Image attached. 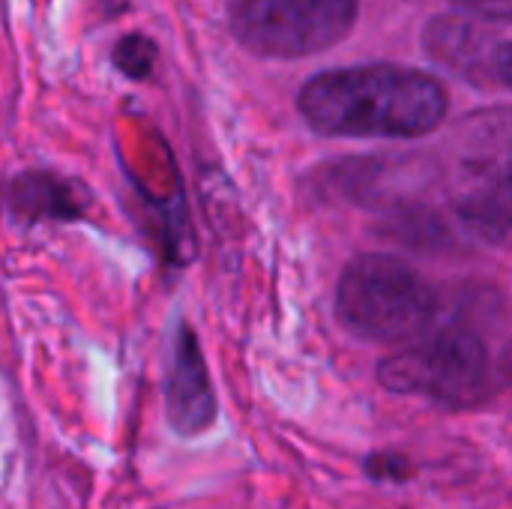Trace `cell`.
Wrapping results in <instances>:
<instances>
[{
	"label": "cell",
	"mask_w": 512,
	"mask_h": 509,
	"mask_svg": "<svg viewBox=\"0 0 512 509\" xmlns=\"http://www.w3.org/2000/svg\"><path fill=\"white\" fill-rule=\"evenodd\" d=\"M297 108L309 129L333 138H417L447 114L444 87L417 69L351 66L312 75Z\"/></svg>",
	"instance_id": "6da1fadb"
},
{
	"label": "cell",
	"mask_w": 512,
	"mask_h": 509,
	"mask_svg": "<svg viewBox=\"0 0 512 509\" xmlns=\"http://www.w3.org/2000/svg\"><path fill=\"white\" fill-rule=\"evenodd\" d=\"M447 192L471 231L512 243V108H486L462 120L450 150Z\"/></svg>",
	"instance_id": "7a4b0ae2"
},
{
	"label": "cell",
	"mask_w": 512,
	"mask_h": 509,
	"mask_svg": "<svg viewBox=\"0 0 512 509\" xmlns=\"http://www.w3.org/2000/svg\"><path fill=\"white\" fill-rule=\"evenodd\" d=\"M336 315L345 330L366 342H408L429 330L435 291L408 261L366 252L342 270Z\"/></svg>",
	"instance_id": "3957f363"
},
{
	"label": "cell",
	"mask_w": 512,
	"mask_h": 509,
	"mask_svg": "<svg viewBox=\"0 0 512 509\" xmlns=\"http://www.w3.org/2000/svg\"><path fill=\"white\" fill-rule=\"evenodd\" d=\"M390 393H417L447 408H477L492 396L486 345L465 327H447L420 339L378 366Z\"/></svg>",
	"instance_id": "277c9868"
},
{
	"label": "cell",
	"mask_w": 512,
	"mask_h": 509,
	"mask_svg": "<svg viewBox=\"0 0 512 509\" xmlns=\"http://www.w3.org/2000/svg\"><path fill=\"white\" fill-rule=\"evenodd\" d=\"M357 21V0H231L234 39L261 57H309L342 42Z\"/></svg>",
	"instance_id": "5b68a950"
},
{
	"label": "cell",
	"mask_w": 512,
	"mask_h": 509,
	"mask_svg": "<svg viewBox=\"0 0 512 509\" xmlns=\"http://www.w3.org/2000/svg\"><path fill=\"white\" fill-rule=\"evenodd\" d=\"M219 417L207 360L195 330L180 321L171 339V363L165 375V420L180 438L204 435Z\"/></svg>",
	"instance_id": "8992f818"
},
{
	"label": "cell",
	"mask_w": 512,
	"mask_h": 509,
	"mask_svg": "<svg viewBox=\"0 0 512 509\" xmlns=\"http://www.w3.org/2000/svg\"><path fill=\"white\" fill-rule=\"evenodd\" d=\"M6 216L39 225V222H78L90 210V192L57 171H21L3 186Z\"/></svg>",
	"instance_id": "52a82bcc"
},
{
	"label": "cell",
	"mask_w": 512,
	"mask_h": 509,
	"mask_svg": "<svg viewBox=\"0 0 512 509\" xmlns=\"http://www.w3.org/2000/svg\"><path fill=\"white\" fill-rule=\"evenodd\" d=\"M483 33L477 27H471L468 21H453V18H441L429 27L426 42L429 51L444 60L450 69H456L465 78H480V69H489L495 78V57L498 48L489 51L483 45Z\"/></svg>",
	"instance_id": "ba28073f"
},
{
	"label": "cell",
	"mask_w": 512,
	"mask_h": 509,
	"mask_svg": "<svg viewBox=\"0 0 512 509\" xmlns=\"http://www.w3.org/2000/svg\"><path fill=\"white\" fill-rule=\"evenodd\" d=\"M114 69L129 81H147L156 72L159 63V45L147 33H123L111 48Z\"/></svg>",
	"instance_id": "9c48e42d"
},
{
	"label": "cell",
	"mask_w": 512,
	"mask_h": 509,
	"mask_svg": "<svg viewBox=\"0 0 512 509\" xmlns=\"http://www.w3.org/2000/svg\"><path fill=\"white\" fill-rule=\"evenodd\" d=\"M366 474L375 477V480H405L411 474V465L405 456H396V453H375L369 456L366 462Z\"/></svg>",
	"instance_id": "30bf717a"
},
{
	"label": "cell",
	"mask_w": 512,
	"mask_h": 509,
	"mask_svg": "<svg viewBox=\"0 0 512 509\" xmlns=\"http://www.w3.org/2000/svg\"><path fill=\"white\" fill-rule=\"evenodd\" d=\"M453 3L468 9L471 15H480V18L512 21V0H453Z\"/></svg>",
	"instance_id": "8fae6325"
},
{
	"label": "cell",
	"mask_w": 512,
	"mask_h": 509,
	"mask_svg": "<svg viewBox=\"0 0 512 509\" xmlns=\"http://www.w3.org/2000/svg\"><path fill=\"white\" fill-rule=\"evenodd\" d=\"M495 78L504 81L512 90V45L498 48V57H495Z\"/></svg>",
	"instance_id": "7c38bea8"
},
{
	"label": "cell",
	"mask_w": 512,
	"mask_h": 509,
	"mask_svg": "<svg viewBox=\"0 0 512 509\" xmlns=\"http://www.w3.org/2000/svg\"><path fill=\"white\" fill-rule=\"evenodd\" d=\"M99 6H102V12L111 18V15H117V12H123V9L129 6V0H99Z\"/></svg>",
	"instance_id": "4fadbf2b"
}]
</instances>
